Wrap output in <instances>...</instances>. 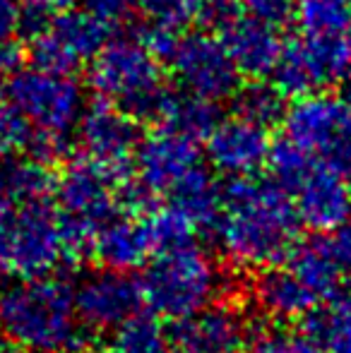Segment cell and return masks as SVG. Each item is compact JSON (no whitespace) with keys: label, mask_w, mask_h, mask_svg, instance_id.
Wrapping results in <instances>:
<instances>
[{"label":"cell","mask_w":351,"mask_h":353,"mask_svg":"<svg viewBox=\"0 0 351 353\" xmlns=\"http://www.w3.org/2000/svg\"><path fill=\"white\" fill-rule=\"evenodd\" d=\"M75 293V310L85 330L111 332L118 325L140 310L142 293L140 283L121 270L92 272L72 288Z\"/></svg>","instance_id":"cell-16"},{"label":"cell","mask_w":351,"mask_h":353,"mask_svg":"<svg viewBox=\"0 0 351 353\" xmlns=\"http://www.w3.org/2000/svg\"><path fill=\"white\" fill-rule=\"evenodd\" d=\"M85 332L66 281L22 276L0 288V336L19 353H77Z\"/></svg>","instance_id":"cell-2"},{"label":"cell","mask_w":351,"mask_h":353,"mask_svg":"<svg viewBox=\"0 0 351 353\" xmlns=\"http://www.w3.org/2000/svg\"><path fill=\"white\" fill-rule=\"evenodd\" d=\"M72 245L63 228V219L51 197L32 202L0 200V270L3 274L43 276L53 274Z\"/></svg>","instance_id":"cell-6"},{"label":"cell","mask_w":351,"mask_h":353,"mask_svg":"<svg viewBox=\"0 0 351 353\" xmlns=\"http://www.w3.org/2000/svg\"><path fill=\"white\" fill-rule=\"evenodd\" d=\"M171 339L178 353H239L245 341V320L236 307L212 303L178 322Z\"/></svg>","instance_id":"cell-18"},{"label":"cell","mask_w":351,"mask_h":353,"mask_svg":"<svg viewBox=\"0 0 351 353\" xmlns=\"http://www.w3.org/2000/svg\"><path fill=\"white\" fill-rule=\"evenodd\" d=\"M92 255L108 270H135L154 255V241L150 236L145 214L135 216L132 212H121L97 228L89 241Z\"/></svg>","instance_id":"cell-19"},{"label":"cell","mask_w":351,"mask_h":353,"mask_svg":"<svg viewBox=\"0 0 351 353\" xmlns=\"http://www.w3.org/2000/svg\"><path fill=\"white\" fill-rule=\"evenodd\" d=\"M272 181L289 195L301 226L334 231L351 216V176L337 163L296 147L286 137L272 142Z\"/></svg>","instance_id":"cell-4"},{"label":"cell","mask_w":351,"mask_h":353,"mask_svg":"<svg viewBox=\"0 0 351 353\" xmlns=\"http://www.w3.org/2000/svg\"><path fill=\"white\" fill-rule=\"evenodd\" d=\"M0 353H19L17 349H12L10 344H0Z\"/></svg>","instance_id":"cell-38"},{"label":"cell","mask_w":351,"mask_h":353,"mask_svg":"<svg viewBox=\"0 0 351 353\" xmlns=\"http://www.w3.org/2000/svg\"><path fill=\"white\" fill-rule=\"evenodd\" d=\"M294 19L301 32L347 34L351 24V0H296Z\"/></svg>","instance_id":"cell-26"},{"label":"cell","mask_w":351,"mask_h":353,"mask_svg":"<svg viewBox=\"0 0 351 353\" xmlns=\"http://www.w3.org/2000/svg\"><path fill=\"white\" fill-rule=\"evenodd\" d=\"M56 173L34 154L10 152L0 157V200L32 202L53 195Z\"/></svg>","instance_id":"cell-21"},{"label":"cell","mask_w":351,"mask_h":353,"mask_svg":"<svg viewBox=\"0 0 351 353\" xmlns=\"http://www.w3.org/2000/svg\"><path fill=\"white\" fill-rule=\"evenodd\" d=\"M80 3L87 12L103 19V22L111 24L113 29L128 17V12H130V8H132L130 0H80Z\"/></svg>","instance_id":"cell-32"},{"label":"cell","mask_w":351,"mask_h":353,"mask_svg":"<svg viewBox=\"0 0 351 353\" xmlns=\"http://www.w3.org/2000/svg\"><path fill=\"white\" fill-rule=\"evenodd\" d=\"M22 34V0H0V43Z\"/></svg>","instance_id":"cell-33"},{"label":"cell","mask_w":351,"mask_h":353,"mask_svg":"<svg viewBox=\"0 0 351 353\" xmlns=\"http://www.w3.org/2000/svg\"><path fill=\"white\" fill-rule=\"evenodd\" d=\"M214 29L241 77L263 79L272 72L284 43L279 27L250 17L239 8Z\"/></svg>","instance_id":"cell-17"},{"label":"cell","mask_w":351,"mask_h":353,"mask_svg":"<svg viewBox=\"0 0 351 353\" xmlns=\"http://www.w3.org/2000/svg\"><path fill=\"white\" fill-rule=\"evenodd\" d=\"M221 195H224V190L217 185L214 176L202 166H197L166 197H169V207L183 214L197 231V228L214 226L221 210Z\"/></svg>","instance_id":"cell-22"},{"label":"cell","mask_w":351,"mask_h":353,"mask_svg":"<svg viewBox=\"0 0 351 353\" xmlns=\"http://www.w3.org/2000/svg\"><path fill=\"white\" fill-rule=\"evenodd\" d=\"M77 0H22V5L29 10V12L39 14V17L48 19L51 14H58L63 10L72 8Z\"/></svg>","instance_id":"cell-35"},{"label":"cell","mask_w":351,"mask_h":353,"mask_svg":"<svg viewBox=\"0 0 351 353\" xmlns=\"http://www.w3.org/2000/svg\"><path fill=\"white\" fill-rule=\"evenodd\" d=\"M310 332L323 353H351V293L342 298L334 296L330 305L315 317Z\"/></svg>","instance_id":"cell-25"},{"label":"cell","mask_w":351,"mask_h":353,"mask_svg":"<svg viewBox=\"0 0 351 353\" xmlns=\"http://www.w3.org/2000/svg\"><path fill=\"white\" fill-rule=\"evenodd\" d=\"M22 61H24V53H22V48H19L17 39L8 43H0V74H3V77L19 70Z\"/></svg>","instance_id":"cell-34"},{"label":"cell","mask_w":351,"mask_h":353,"mask_svg":"<svg viewBox=\"0 0 351 353\" xmlns=\"http://www.w3.org/2000/svg\"><path fill=\"white\" fill-rule=\"evenodd\" d=\"M75 137L85 157L106 163L116 171H128L142 135L135 116L103 99H97L82 111Z\"/></svg>","instance_id":"cell-15"},{"label":"cell","mask_w":351,"mask_h":353,"mask_svg":"<svg viewBox=\"0 0 351 353\" xmlns=\"http://www.w3.org/2000/svg\"><path fill=\"white\" fill-rule=\"evenodd\" d=\"M332 248H334V252H337L339 262L344 265V270L351 272V216L337 228V236H334V241H332Z\"/></svg>","instance_id":"cell-36"},{"label":"cell","mask_w":351,"mask_h":353,"mask_svg":"<svg viewBox=\"0 0 351 353\" xmlns=\"http://www.w3.org/2000/svg\"><path fill=\"white\" fill-rule=\"evenodd\" d=\"M234 113L270 128L284 113V97L274 84L255 79L248 87H239V92L234 94Z\"/></svg>","instance_id":"cell-27"},{"label":"cell","mask_w":351,"mask_h":353,"mask_svg":"<svg viewBox=\"0 0 351 353\" xmlns=\"http://www.w3.org/2000/svg\"><path fill=\"white\" fill-rule=\"evenodd\" d=\"M212 228L231 265L260 272L299 243L301 221L289 195L274 181L248 176L231 178Z\"/></svg>","instance_id":"cell-1"},{"label":"cell","mask_w":351,"mask_h":353,"mask_svg":"<svg viewBox=\"0 0 351 353\" xmlns=\"http://www.w3.org/2000/svg\"><path fill=\"white\" fill-rule=\"evenodd\" d=\"M126 181L128 171H116L85 154L72 159L61 176H56L53 202L63 219L72 252L87 250L97 228L111 216L126 212L123 207Z\"/></svg>","instance_id":"cell-8"},{"label":"cell","mask_w":351,"mask_h":353,"mask_svg":"<svg viewBox=\"0 0 351 353\" xmlns=\"http://www.w3.org/2000/svg\"><path fill=\"white\" fill-rule=\"evenodd\" d=\"M286 270L294 274V279L310 293L320 307L328 305L339 293L344 283V265L339 262L332 243L310 241L296 243L284 257H281Z\"/></svg>","instance_id":"cell-20"},{"label":"cell","mask_w":351,"mask_h":353,"mask_svg":"<svg viewBox=\"0 0 351 353\" xmlns=\"http://www.w3.org/2000/svg\"><path fill=\"white\" fill-rule=\"evenodd\" d=\"M164 61L178 89L212 103L229 101L241 87V72L217 34L178 32Z\"/></svg>","instance_id":"cell-11"},{"label":"cell","mask_w":351,"mask_h":353,"mask_svg":"<svg viewBox=\"0 0 351 353\" xmlns=\"http://www.w3.org/2000/svg\"><path fill=\"white\" fill-rule=\"evenodd\" d=\"M174 339L159 317L132 315L113 330L111 353H174Z\"/></svg>","instance_id":"cell-24"},{"label":"cell","mask_w":351,"mask_h":353,"mask_svg":"<svg viewBox=\"0 0 351 353\" xmlns=\"http://www.w3.org/2000/svg\"><path fill=\"white\" fill-rule=\"evenodd\" d=\"M152 118L157 121V125L171 128L183 135L202 140L219 116H217V103L195 97V94H188L183 89H176V92L166 89Z\"/></svg>","instance_id":"cell-23"},{"label":"cell","mask_w":351,"mask_h":353,"mask_svg":"<svg viewBox=\"0 0 351 353\" xmlns=\"http://www.w3.org/2000/svg\"><path fill=\"white\" fill-rule=\"evenodd\" d=\"M253 353H323L310 330L296 327H267L253 341Z\"/></svg>","instance_id":"cell-29"},{"label":"cell","mask_w":351,"mask_h":353,"mask_svg":"<svg viewBox=\"0 0 351 353\" xmlns=\"http://www.w3.org/2000/svg\"><path fill=\"white\" fill-rule=\"evenodd\" d=\"M236 3L245 14L274 24L279 29L286 27L296 12V0H236Z\"/></svg>","instance_id":"cell-31"},{"label":"cell","mask_w":351,"mask_h":353,"mask_svg":"<svg viewBox=\"0 0 351 353\" xmlns=\"http://www.w3.org/2000/svg\"><path fill=\"white\" fill-rule=\"evenodd\" d=\"M130 5L145 14L147 24L183 32V27L200 19L205 0H130Z\"/></svg>","instance_id":"cell-28"},{"label":"cell","mask_w":351,"mask_h":353,"mask_svg":"<svg viewBox=\"0 0 351 353\" xmlns=\"http://www.w3.org/2000/svg\"><path fill=\"white\" fill-rule=\"evenodd\" d=\"M8 77L5 94L29 128L27 149L48 163L63 157L87 106L82 84L68 72L37 65H22Z\"/></svg>","instance_id":"cell-3"},{"label":"cell","mask_w":351,"mask_h":353,"mask_svg":"<svg viewBox=\"0 0 351 353\" xmlns=\"http://www.w3.org/2000/svg\"><path fill=\"white\" fill-rule=\"evenodd\" d=\"M284 137L351 176V99L320 92L296 97L281 113Z\"/></svg>","instance_id":"cell-10"},{"label":"cell","mask_w":351,"mask_h":353,"mask_svg":"<svg viewBox=\"0 0 351 353\" xmlns=\"http://www.w3.org/2000/svg\"><path fill=\"white\" fill-rule=\"evenodd\" d=\"M29 128L24 118L14 111V106L8 101L0 106V157L10 152H19L27 147Z\"/></svg>","instance_id":"cell-30"},{"label":"cell","mask_w":351,"mask_h":353,"mask_svg":"<svg viewBox=\"0 0 351 353\" xmlns=\"http://www.w3.org/2000/svg\"><path fill=\"white\" fill-rule=\"evenodd\" d=\"M116 29L85 8H68L43 22L29 37V56L37 68L53 72H77L99 53Z\"/></svg>","instance_id":"cell-12"},{"label":"cell","mask_w":351,"mask_h":353,"mask_svg":"<svg viewBox=\"0 0 351 353\" xmlns=\"http://www.w3.org/2000/svg\"><path fill=\"white\" fill-rule=\"evenodd\" d=\"M0 276H3V270H0Z\"/></svg>","instance_id":"cell-39"},{"label":"cell","mask_w":351,"mask_h":353,"mask_svg":"<svg viewBox=\"0 0 351 353\" xmlns=\"http://www.w3.org/2000/svg\"><path fill=\"white\" fill-rule=\"evenodd\" d=\"M87 65L97 99L135 118H152L166 92L161 58L140 37H111Z\"/></svg>","instance_id":"cell-7"},{"label":"cell","mask_w":351,"mask_h":353,"mask_svg":"<svg viewBox=\"0 0 351 353\" xmlns=\"http://www.w3.org/2000/svg\"><path fill=\"white\" fill-rule=\"evenodd\" d=\"M8 101V94H5V82H3V74H0V106Z\"/></svg>","instance_id":"cell-37"},{"label":"cell","mask_w":351,"mask_h":353,"mask_svg":"<svg viewBox=\"0 0 351 353\" xmlns=\"http://www.w3.org/2000/svg\"><path fill=\"white\" fill-rule=\"evenodd\" d=\"M270 74L281 97L330 92L351 74V43L344 34L301 32L281 43Z\"/></svg>","instance_id":"cell-9"},{"label":"cell","mask_w":351,"mask_h":353,"mask_svg":"<svg viewBox=\"0 0 351 353\" xmlns=\"http://www.w3.org/2000/svg\"><path fill=\"white\" fill-rule=\"evenodd\" d=\"M132 161L135 183L152 200L169 195L188 173L202 166L195 137L161 125H157V130L147 137H140Z\"/></svg>","instance_id":"cell-13"},{"label":"cell","mask_w":351,"mask_h":353,"mask_svg":"<svg viewBox=\"0 0 351 353\" xmlns=\"http://www.w3.org/2000/svg\"><path fill=\"white\" fill-rule=\"evenodd\" d=\"M207 161L217 173L229 178L258 176L270 159L272 137L267 125L234 113L229 118H217L205 135Z\"/></svg>","instance_id":"cell-14"},{"label":"cell","mask_w":351,"mask_h":353,"mask_svg":"<svg viewBox=\"0 0 351 353\" xmlns=\"http://www.w3.org/2000/svg\"><path fill=\"white\" fill-rule=\"evenodd\" d=\"M221 288L224 276L217 260L192 241L157 250L140 281L142 303L157 317L174 322L217 303Z\"/></svg>","instance_id":"cell-5"}]
</instances>
